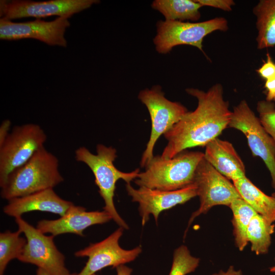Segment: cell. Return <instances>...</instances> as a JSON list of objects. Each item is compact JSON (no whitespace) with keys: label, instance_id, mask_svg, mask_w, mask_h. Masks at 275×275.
Wrapping results in <instances>:
<instances>
[{"label":"cell","instance_id":"cell-1","mask_svg":"<svg viewBox=\"0 0 275 275\" xmlns=\"http://www.w3.org/2000/svg\"><path fill=\"white\" fill-rule=\"evenodd\" d=\"M186 91L197 99V107L185 113L164 134L168 142L161 155L162 158H171L188 148L206 146L229 127L232 112L224 99L220 84L206 92L194 88H187Z\"/></svg>","mask_w":275,"mask_h":275},{"label":"cell","instance_id":"cell-2","mask_svg":"<svg viewBox=\"0 0 275 275\" xmlns=\"http://www.w3.org/2000/svg\"><path fill=\"white\" fill-rule=\"evenodd\" d=\"M58 158L44 147L25 164L13 171L1 187V197L8 201L54 187L64 178Z\"/></svg>","mask_w":275,"mask_h":275},{"label":"cell","instance_id":"cell-3","mask_svg":"<svg viewBox=\"0 0 275 275\" xmlns=\"http://www.w3.org/2000/svg\"><path fill=\"white\" fill-rule=\"evenodd\" d=\"M96 152L94 154L85 147H80L75 151V158L77 161L86 164L93 173L95 184L104 202L103 210L111 215L120 227L128 229V226L118 213L114 204L116 184L119 179L130 183L138 178L140 170L123 172L117 169L114 164L117 157V150L112 146L98 144Z\"/></svg>","mask_w":275,"mask_h":275},{"label":"cell","instance_id":"cell-4","mask_svg":"<svg viewBox=\"0 0 275 275\" xmlns=\"http://www.w3.org/2000/svg\"><path fill=\"white\" fill-rule=\"evenodd\" d=\"M204 157L199 151H183L171 158L154 156L134 183L162 190H175L194 183L196 169Z\"/></svg>","mask_w":275,"mask_h":275},{"label":"cell","instance_id":"cell-5","mask_svg":"<svg viewBox=\"0 0 275 275\" xmlns=\"http://www.w3.org/2000/svg\"><path fill=\"white\" fill-rule=\"evenodd\" d=\"M47 139L38 124L15 126L0 146V186L13 171L28 162L42 147Z\"/></svg>","mask_w":275,"mask_h":275},{"label":"cell","instance_id":"cell-6","mask_svg":"<svg viewBox=\"0 0 275 275\" xmlns=\"http://www.w3.org/2000/svg\"><path fill=\"white\" fill-rule=\"evenodd\" d=\"M156 26L153 42L156 51L163 54L179 45L194 46L204 52L202 43L206 36L215 31H226L228 29L227 21L223 17L200 22L160 20Z\"/></svg>","mask_w":275,"mask_h":275},{"label":"cell","instance_id":"cell-7","mask_svg":"<svg viewBox=\"0 0 275 275\" xmlns=\"http://www.w3.org/2000/svg\"><path fill=\"white\" fill-rule=\"evenodd\" d=\"M138 98L147 107L151 120L150 139L140 162L143 168L154 157V148L159 137L170 131L188 111L180 103L167 99L158 86L141 91Z\"/></svg>","mask_w":275,"mask_h":275},{"label":"cell","instance_id":"cell-8","mask_svg":"<svg viewBox=\"0 0 275 275\" xmlns=\"http://www.w3.org/2000/svg\"><path fill=\"white\" fill-rule=\"evenodd\" d=\"M194 183L200 204L191 215L184 235L194 219L201 214L207 213L215 206L229 207L233 201L241 198L233 183L215 170L204 157L196 169Z\"/></svg>","mask_w":275,"mask_h":275},{"label":"cell","instance_id":"cell-9","mask_svg":"<svg viewBox=\"0 0 275 275\" xmlns=\"http://www.w3.org/2000/svg\"><path fill=\"white\" fill-rule=\"evenodd\" d=\"M18 229L24 233L26 243L20 261L35 265L51 275H77L71 273L65 265V256L56 247L54 236H47L21 217L15 218Z\"/></svg>","mask_w":275,"mask_h":275},{"label":"cell","instance_id":"cell-10","mask_svg":"<svg viewBox=\"0 0 275 275\" xmlns=\"http://www.w3.org/2000/svg\"><path fill=\"white\" fill-rule=\"evenodd\" d=\"M229 127L245 135L253 155L261 158L269 171L275 190L274 144L245 100L234 108Z\"/></svg>","mask_w":275,"mask_h":275},{"label":"cell","instance_id":"cell-11","mask_svg":"<svg viewBox=\"0 0 275 275\" xmlns=\"http://www.w3.org/2000/svg\"><path fill=\"white\" fill-rule=\"evenodd\" d=\"M97 0H51L35 2L24 0H1V18L10 20L25 17L40 19L58 16L71 17L74 14L99 3Z\"/></svg>","mask_w":275,"mask_h":275},{"label":"cell","instance_id":"cell-12","mask_svg":"<svg viewBox=\"0 0 275 275\" xmlns=\"http://www.w3.org/2000/svg\"><path fill=\"white\" fill-rule=\"evenodd\" d=\"M123 229L119 227L103 240L76 252L75 257L88 258L85 266L77 275H93L105 267L116 268L134 260L142 252V247L140 245L129 250L122 249L119 240Z\"/></svg>","mask_w":275,"mask_h":275},{"label":"cell","instance_id":"cell-13","mask_svg":"<svg viewBox=\"0 0 275 275\" xmlns=\"http://www.w3.org/2000/svg\"><path fill=\"white\" fill-rule=\"evenodd\" d=\"M70 25L69 18L65 17H58L50 21L36 19L23 22L1 18L0 38L6 40L31 38L49 45L66 47L67 42L65 33Z\"/></svg>","mask_w":275,"mask_h":275},{"label":"cell","instance_id":"cell-14","mask_svg":"<svg viewBox=\"0 0 275 275\" xmlns=\"http://www.w3.org/2000/svg\"><path fill=\"white\" fill-rule=\"evenodd\" d=\"M126 189L133 202L139 204V211L144 226L152 214L157 223L159 214L175 206L182 204L197 196V187L194 183L175 190H162L141 186L133 188L130 183H126Z\"/></svg>","mask_w":275,"mask_h":275},{"label":"cell","instance_id":"cell-15","mask_svg":"<svg viewBox=\"0 0 275 275\" xmlns=\"http://www.w3.org/2000/svg\"><path fill=\"white\" fill-rule=\"evenodd\" d=\"M111 219V215L104 210L87 211L85 207L73 204L63 216L54 220H41L36 228L43 233H50L54 237L65 233L84 236L83 232L89 227Z\"/></svg>","mask_w":275,"mask_h":275},{"label":"cell","instance_id":"cell-16","mask_svg":"<svg viewBox=\"0 0 275 275\" xmlns=\"http://www.w3.org/2000/svg\"><path fill=\"white\" fill-rule=\"evenodd\" d=\"M73 204L63 199L53 190L48 188L25 196L8 200L3 208L4 212L15 218L24 213L39 211L49 212L63 216Z\"/></svg>","mask_w":275,"mask_h":275},{"label":"cell","instance_id":"cell-17","mask_svg":"<svg viewBox=\"0 0 275 275\" xmlns=\"http://www.w3.org/2000/svg\"><path fill=\"white\" fill-rule=\"evenodd\" d=\"M204 153V158L232 182L246 176L244 163L230 142L215 138L206 145Z\"/></svg>","mask_w":275,"mask_h":275},{"label":"cell","instance_id":"cell-18","mask_svg":"<svg viewBox=\"0 0 275 275\" xmlns=\"http://www.w3.org/2000/svg\"><path fill=\"white\" fill-rule=\"evenodd\" d=\"M241 198L269 223L275 222V199L264 194L246 176L232 182Z\"/></svg>","mask_w":275,"mask_h":275},{"label":"cell","instance_id":"cell-19","mask_svg":"<svg viewBox=\"0 0 275 275\" xmlns=\"http://www.w3.org/2000/svg\"><path fill=\"white\" fill-rule=\"evenodd\" d=\"M259 49L275 46V0H261L254 7Z\"/></svg>","mask_w":275,"mask_h":275},{"label":"cell","instance_id":"cell-20","mask_svg":"<svg viewBox=\"0 0 275 275\" xmlns=\"http://www.w3.org/2000/svg\"><path fill=\"white\" fill-rule=\"evenodd\" d=\"M164 17L166 20H198L201 16L199 9L202 6L196 1L155 0L151 5Z\"/></svg>","mask_w":275,"mask_h":275},{"label":"cell","instance_id":"cell-21","mask_svg":"<svg viewBox=\"0 0 275 275\" xmlns=\"http://www.w3.org/2000/svg\"><path fill=\"white\" fill-rule=\"evenodd\" d=\"M232 212V223L235 245L242 251L247 244V231L252 218L257 213L242 198L232 202L229 207Z\"/></svg>","mask_w":275,"mask_h":275},{"label":"cell","instance_id":"cell-22","mask_svg":"<svg viewBox=\"0 0 275 275\" xmlns=\"http://www.w3.org/2000/svg\"><path fill=\"white\" fill-rule=\"evenodd\" d=\"M275 225L257 213L252 218L247 231V240L251 243V249L256 255L268 252L271 243V235Z\"/></svg>","mask_w":275,"mask_h":275},{"label":"cell","instance_id":"cell-23","mask_svg":"<svg viewBox=\"0 0 275 275\" xmlns=\"http://www.w3.org/2000/svg\"><path fill=\"white\" fill-rule=\"evenodd\" d=\"M21 232L6 231L0 234V275H3L9 262L21 255L26 243Z\"/></svg>","mask_w":275,"mask_h":275},{"label":"cell","instance_id":"cell-24","mask_svg":"<svg viewBox=\"0 0 275 275\" xmlns=\"http://www.w3.org/2000/svg\"><path fill=\"white\" fill-rule=\"evenodd\" d=\"M200 259L191 255L188 248L181 245L173 253L172 265L169 275H186L196 270Z\"/></svg>","mask_w":275,"mask_h":275},{"label":"cell","instance_id":"cell-25","mask_svg":"<svg viewBox=\"0 0 275 275\" xmlns=\"http://www.w3.org/2000/svg\"><path fill=\"white\" fill-rule=\"evenodd\" d=\"M259 119L275 146V105L272 102L261 100L258 102Z\"/></svg>","mask_w":275,"mask_h":275},{"label":"cell","instance_id":"cell-26","mask_svg":"<svg viewBox=\"0 0 275 275\" xmlns=\"http://www.w3.org/2000/svg\"><path fill=\"white\" fill-rule=\"evenodd\" d=\"M267 61L257 70V72L263 78L267 80L275 76V63L269 53L266 54Z\"/></svg>","mask_w":275,"mask_h":275},{"label":"cell","instance_id":"cell-27","mask_svg":"<svg viewBox=\"0 0 275 275\" xmlns=\"http://www.w3.org/2000/svg\"><path fill=\"white\" fill-rule=\"evenodd\" d=\"M202 6H209L222 9L226 11L232 10V7L235 5L232 0H196Z\"/></svg>","mask_w":275,"mask_h":275},{"label":"cell","instance_id":"cell-28","mask_svg":"<svg viewBox=\"0 0 275 275\" xmlns=\"http://www.w3.org/2000/svg\"><path fill=\"white\" fill-rule=\"evenodd\" d=\"M264 88L266 91V100L275 101V76L265 80Z\"/></svg>","mask_w":275,"mask_h":275},{"label":"cell","instance_id":"cell-29","mask_svg":"<svg viewBox=\"0 0 275 275\" xmlns=\"http://www.w3.org/2000/svg\"><path fill=\"white\" fill-rule=\"evenodd\" d=\"M11 125L9 120H4L0 126V146H1L10 133L9 130Z\"/></svg>","mask_w":275,"mask_h":275},{"label":"cell","instance_id":"cell-30","mask_svg":"<svg viewBox=\"0 0 275 275\" xmlns=\"http://www.w3.org/2000/svg\"><path fill=\"white\" fill-rule=\"evenodd\" d=\"M211 275H244L240 269H236L232 265L230 266L226 270H221Z\"/></svg>","mask_w":275,"mask_h":275},{"label":"cell","instance_id":"cell-31","mask_svg":"<svg viewBox=\"0 0 275 275\" xmlns=\"http://www.w3.org/2000/svg\"><path fill=\"white\" fill-rule=\"evenodd\" d=\"M117 275H131L132 269L125 265H120L116 267ZM93 275H97L95 273Z\"/></svg>","mask_w":275,"mask_h":275},{"label":"cell","instance_id":"cell-32","mask_svg":"<svg viewBox=\"0 0 275 275\" xmlns=\"http://www.w3.org/2000/svg\"><path fill=\"white\" fill-rule=\"evenodd\" d=\"M36 275H51L46 271L44 270L43 269L38 268L36 271Z\"/></svg>","mask_w":275,"mask_h":275},{"label":"cell","instance_id":"cell-33","mask_svg":"<svg viewBox=\"0 0 275 275\" xmlns=\"http://www.w3.org/2000/svg\"><path fill=\"white\" fill-rule=\"evenodd\" d=\"M274 263H275V257H274ZM269 271L273 273L275 272V264L273 266L269 268Z\"/></svg>","mask_w":275,"mask_h":275},{"label":"cell","instance_id":"cell-34","mask_svg":"<svg viewBox=\"0 0 275 275\" xmlns=\"http://www.w3.org/2000/svg\"><path fill=\"white\" fill-rule=\"evenodd\" d=\"M271 196L275 199V192L271 194Z\"/></svg>","mask_w":275,"mask_h":275}]
</instances>
